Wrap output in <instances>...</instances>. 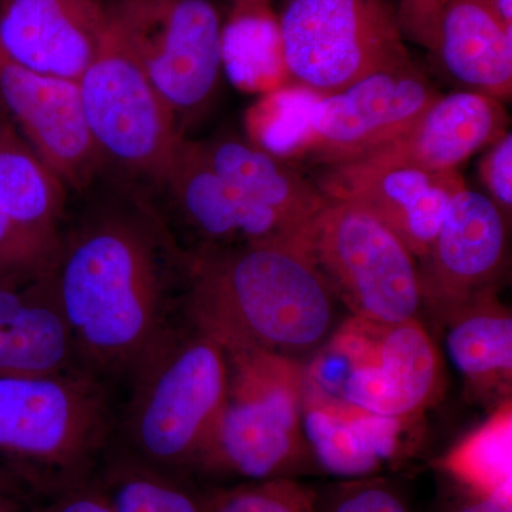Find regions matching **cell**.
I'll return each instance as SVG.
<instances>
[{"label": "cell", "mask_w": 512, "mask_h": 512, "mask_svg": "<svg viewBox=\"0 0 512 512\" xmlns=\"http://www.w3.org/2000/svg\"><path fill=\"white\" fill-rule=\"evenodd\" d=\"M143 214L110 211L62 242L50 269L77 356L134 372L170 338L163 244Z\"/></svg>", "instance_id": "obj_1"}, {"label": "cell", "mask_w": 512, "mask_h": 512, "mask_svg": "<svg viewBox=\"0 0 512 512\" xmlns=\"http://www.w3.org/2000/svg\"><path fill=\"white\" fill-rule=\"evenodd\" d=\"M187 274L195 330L228 355L268 353L303 362L342 323L335 293L296 241L201 249Z\"/></svg>", "instance_id": "obj_2"}, {"label": "cell", "mask_w": 512, "mask_h": 512, "mask_svg": "<svg viewBox=\"0 0 512 512\" xmlns=\"http://www.w3.org/2000/svg\"><path fill=\"white\" fill-rule=\"evenodd\" d=\"M228 363L227 397L195 467L247 481L315 473L302 427L306 363L268 353Z\"/></svg>", "instance_id": "obj_3"}, {"label": "cell", "mask_w": 512, "mask_h": 512, "mask_svg": "<svg viewBox=\"0 0 512 512\" xmlns=\"http://www.w3.org/2000/svg\"><path fill=\"white\" fill-rule=\"evenodd\" d=\"M312 370L336 376L308 380L306 392L362 412L410 420L437 399L443 366L436 343L419 319L377 325L350 318L312 359Z\"/></svg>", "instance_id": "obj_4"}, {"label": "cell", "mask_w": 512, "mask_h": 512, "mask_svg": "<svg viewBox=\"0 0 512 512\" xmlns=\"http://www.w3.org/2000/svg\"><path fill=\"white\" fill-rule=\"evenodd\" d=\"M131 440L148 463L197 466L228 392V355L195 332L170 336L137 370Z\"/></svg>", "instance_id": "obj_5"}, {"label": "cell", "mask_w": 512, "mask_h": 512, "mask_svg": "<svg viewBox=\"0 0 512 512\" xmlns=\"http://www.w3.org/2000/svg\"><path fill=\"white\" fill-rule=\"evenodd\" d=\"M296 242L353 318L396 325L419 316L424 305L419 262L369 212L328 198Z\"/></svg>", "instance_id": "obj_6"}, {"label": "cell", "mask_w": 512, "mask_h": 512, "mask_svg": "<svg viewBox=\"0 0 512 512\" xmlns=\"http://www.w3.org/2000/svg\"><path fill=\"white\" fill-rule=\"evenodd\" d=\"M107 10L111 28L185 138V128L207 109L220 84V10L211 0H117Z\"/></svg>", "instance_id": "obj_7"}, {"label": "cell", "mask_w": 512, "mask_h": 512, "mask_svg": "<svg viewBox=\"0 0 512 512\" xmlns=\"http://www.w3.org/2000/svg\"><path fill=\"white\" fill-rule=\"evenodd\" d=\"M278 23L286 77L316 96L410 57L387 0H285Z\"/></svg>", "instance_id": "obj_8"}, {"label": "cell", "mask_w": 512, "mask_h": 512, "mask_svg": "<svg viewBox=\"0 0 512 512\" xmlns=\"http://www.w3.org/2000/svg\"><path fill=\"white\" fill-rule=\"evenodd\" d=\"M106 430V403L89 377L0 375V457L74 473L89 463Z\"/></svg>", "instance_id": "obj_9"}, {"label": "cell", "mask_w": 512, "mask_h": 512, "mask_svg": "<svg viewBox=\"0 0 512 512\" xmlns=\"http://www.w3.org/2000/svg\"><path fill=\"white\" fill-rule=\"evenodd\" d=\"M87 127L103 161L163 183L183 137L116 30L79 79Z\"/></svg>", "instance_id": "obj_10"}, {"label": "cell", "mask_w": 512, "mask_h": 512, "mask_svg": "<svg viewBox=\"0 0 512 512\" xmlns=\"http://www.w3.org/2000/svg\"><path fill=\"white\" fill-rule=\"evenodd\" d=\"M440 96L410 56L338 93L319 96L295 157L322 167L360 160L399 137Z\"/></svg>", "instance_id": "obj_11"}, {"label": "cell", "mask_w": 512, "mask_h": 512, "mask_svg": "<svg viewBox=\"0 0 512 512\" xmlns=\"http://www.w3.org/2000/svg\"><path fill=\"white\" fill-rule=\"evenodd\" d=\"M396 22L403 40L420 46L461 90L511 99L512 26L490 0H400Z\"/></svg>", "instance_id": "obj_12"}, {"label": "cell", "mask_w": 512, "mask_h": 512, "mask_svg": "<svg viewBox=\"0 0 512 512\" xmlns=\"http://www.w3.org/2000/svg\"><path fill=\"white\" fill-rule=\"evenodd\" d=\"M507 217L467 185L448 205L419 271L424 305L439 318L478 296L497 293L507 268Z\"/></svg>", "instance_id": "obj_13"}, {"label": "cell", "mask_w": 512, "mask_h": 512, "mask_svg": "<svg viewBox=\"0 0 512 512\" xmlns=\"http://www.w3.org/2000/svg\"><path fill=\"white\" fill-rule=\"evenodd\" d=\"M67 185L0 123V281L45 275L62 247Z\"/></svg>", "instance_id": "obj_14"}, {"label": "cell", "mask_w": 512, "mask_h": 512, "mask_svg": "<svg viewBox=\"0 0 512 512\" xmlns=\"http://www.w3.org/2000/svg\"><path fill=\"white\" fill-rule=\"evenodd\" d=\"M315 183L329 200L350 202L372 214L417 261L433 244L454 195L466 187L460 171L429 173L370 158L325 167Z\"/></svg>", "instance_id": "obj_15"}, {"label": "cell", "mask_w": 512, "mask_h": 512, "mask_svg": "<svg viewBox=\"0 0 512 512\" xmlns=\"http://www.w3.org/2000/svg\"><path fill=\"white\" fill-rule=\"evenodd\" d=\"M0 101L36 156L67 187L92 183L104 161L87 127L79 82L33 72L0 52Z\"/></svg>", "instance_id": "obj_16"}, {"label": "cell", "mask_w": 512, "mask_h": 512, "mask_svg": "<svg viewBox=\"0 0 512 512\" xmlns=\"http://www.w3.org/2000/svg\"><path fill=\"white\" fill-rule=\"evenodd\" d=\"M107 28L100 0H0V52L33 72L79 82Z\"/></svg>", "instance_id": "obj_17"}, {"label": "cell", "mask_w": 512, "mask_h": 512, "mask_svg": "<svg viewBox=\"0 0 512 512\" xmlns=\"http://www.w3.org/2000/svg\"><path fill=\"white\" fill-rule=\"evenodd\" d=\"M164 184L207 241L202 249L296 241L301 235L271 208L215 173L187 138L178 143Z\"/></svg>", "instance_id": "obj_18"}, {"label": "cell", "mask_w": 512, "mask_h": 512, "mask_svg": "<svg viewBox=\"0 0 512 512\" xmlns=\"http://www.w3.org/2000/svg\"><path fill=\"white\" fill-rule=\"evenodd\" d=\"M508 123L503 101L494 97L467 90L441 94L404 133L363 158L453 173L507 133Z\"/></svg>", "instance_id": "obj_19"}, {"label": "cell", "mask_w": 512, "mask_h": 512, "mask_svg": "<svg viewBox=\"0 0 512 512\" xmlns=\"http://www.w3.org/2000/svg\"><path fill=\"white\" fill-rule=\"evenodd\" d=\"M77 350L50 272L0 281V375L72 372Z\"/></svg>", "instance_id": "obj_20"}, {"label": "cell", "mask_w": 512, "mask_h": 512, "mask_svg": "<svg viewBox=\"0 0 512 512\" xmlns=\"http://www.w3.org/2000/svg\"><path fill=\"white\" fill-rule=\"evenodd\" d=\"M404 421L305 393L302 427L320 470L340 478L375 477L404 457Z\"/></svg>", "instance_id": "obj_21"}, {"label": "cell", "mask_w": 512, "mask_h": 512, "mask_svg": "<svg viewBox=\"0 0 512 512\" xmlns=\"http://www.w3.org/2000/svg\"><path fill=\"white\" fill-rule=\"evenodd\" d=\"M192 143L215 173L271 208L299 234L328 202L315 181L254 141L217 136Z\"/></svg>", "instance_id": "obj_22"}, {"label": "cell", "mask_w": 512, "mask_h": 512, "mask_svg": "<svg viewBox=\"0 0 512 512\" xmlns=\"http://www.w3.org/2000/svg\"><path fill=\"white\" fill-rule=\"evenodd\" d=\"M444 348L478 392H507L512 379V316L497 293L478 296L439 316Z\"/></svg>", "instance_id": "obj_23"}, {"label": "cell", "mask_w": 512, "mask_h": 512, "mask_svg": "<svg viewBox=\"0 0 512 512\" xmlns=\"http://www.w3.org/2000/svg\"><path fill=\"white\" fill-rule=\"evenodd\" d=\"M510 403L474 431L440 461L461 490L481 495L512 497Z\"/></svg>", "instance_id": "obj_24"}, {"label": "cell", "mask_w": 512, "mask_h": 512, "mask_svg": "<svg viewBox=\"0 0 512 512\" xmlns=\"http://www.w3.org/2000/svg\"><path fill=\"white\" fill-rule=\"evenodd\" d=\"M222 57L232 76H286L278 13L269 0H235L224 20Z\"/></svg>", "instance_id": "obj_25"}, {"label": "cell", "mask_w": 512, "mask_h": 512, "mask_svg": "<svg viewBox=\"0 0 512 512\" xmlns=\"http://www.w3.org/2000/svg\"><path fill=\"white\" fill-rule=\"evenodd\" d=\"M201 500L204 512H316V491L298 478L247 481Z\"/></svg>", "instance_id": "obj_26"}, {"label": "cell", "mask_w": 512, "mask_h": 512, "mask_svg": "<svg viewBox=\"0 0 512 512\" xmlns=\"http://www.w3.org/2000/svg\"><path fill=\"white\" fill-rule=\"evenodd\" d=\"M316 512H413L402 491L380 477L355 478L316 493Z\"/></svg>", "instance_id": "obj_27"}, {"label": "cell", "mask_w": 512, "mask_h": 512, "mask_svg": "<svg viewBox=\"0 0 512 512\" xmlns=\"http://www.w3.org/2000/svg\"><path fill=\"white\" fill-rule=\"evenodd\" d=\"M480 177L487 197L510 220L512 212V134L510 131L487 147L480 161Z\"/></svg>", "instance_id": "obj_28"}, {"label": "cell", "mask_w": 512, "mask_h": 512, "mask_svg": "<svg viewBox=\"0 0 512 512\" xmlns=\"http://www.w3.org/2000/svg\"><path fill=\"white\" fill-rule=\"evenodd\" d=\"M156 512H204L201 497L161 474Z\"/></svg>", "instance_id": "obj_29"}, {"label": "cell", "mask_w": 512, "mask_h": 512, "mask_svg": "<svg viewBox=\"0 0 512 512\" xmlns=\"http://www.w3.org/2000/svg\"><path fill=\"white\" fill-rule=\"evenodd\" d=\"M39 512H113L100 490L80 488L60 497L56 503Z\"/></svg>", "instance_id": "obj_30"}, {"label": "cell", "mask_w": 512, "mask_h": 512, "mask_svg": "<svg viewBox=\"0 0 512 512\" xmlns=\"http://www.w3.org/2000/svg\"><path fill=\"white\" fill-rule=\"evenodd\" d=\"M443 512H512V497L481 495L461 490V494Z\"/></svg>", "instance_id": "obj_31"}, {"label": "cell", "mask_w": 512, "mask_h": 512, "mask_svg": "<svg viewBox=\"0 0 512 512\" xmlns=\"http://www.w3.org/2000/svg\"><path fill=\"white\" fill-rule=\"evenodd\" d=\"M490 3L501 22L512 26V0H490Z\"/></svg>", "instance_id": "obj_32"}, {"label": "cell", "mask_w": 512, "mask_h": 512, "mask_svg": "<svg viewBox=\"0 0 512 512\" xmlns=\"http://www.w3.org/2000/svg\"><path fill=\"white\" fill-rule=\"evenodd\" d=\"M0 512H16L15 501L9 494L8 481L0 474Z\"/></svg>", "instance_id": "obj_33"}]
</instances>
